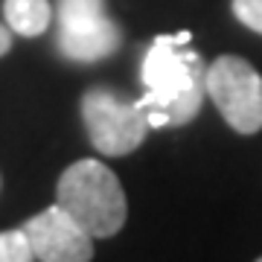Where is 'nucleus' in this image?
I'll return each instance as SVG.
<instances>
[{"label": "nucleus", "instance_id": "nucleus-1", "mask_svg": "<svg viewBox=\"0 0 262 262\" xmlns=\"http://www.w3.org/2000/svg\"><path fill=\"white\" fill-rule=\"evenodd\" d=\"M192 32L158 35L143 56V88L146 94L134 102L140 105L151 128H178L198 117L207 96V67L195 50L187 44Z\"/></svg>", "mask_w": 262, "mask_h": 262}, {"label": "nucleus", "instance_id": "nucleus-2", "mask_svg": "<svg viewBox=\"0 0 262 262\" xmlns=\"http://www.w3.org/2000/svg\"><path fill=\"white\" fill-rule=\"evenodd\" d=\"M56 198L94 239L117 236L128 215L120 178L114 175V169L94 158L76 160L61 172Z\"/></svg>", "mask_w": 262, "mask_h": 262}, {"label": "nucleus", "instance_id": "nucleus-3", "mask_svg": "<svg viewBox=\"0 0 262 262\" xmlns=\"http://www.w3.org/2000/svg\"><path fill=\"white\" fill-rule=\"evenodd\" d=\"M207 96L236 134L262 128V76L242 56H219L207 67Z\"/></svg>", "mask_w": 262, "mask_h": 262}, {"label": "nucleus", "instance_id": "nucleus-4", "mask_svg": "<svg viewBox=\"0 0 262 262\" xmlns=\"http://www.w3.org/2000/svg\"><path fill=\"white\" fill-rule=\"evenodd\" d=\"M82 120L94 149L108 158H122L140 149L151 128L137 102H125L108 88H91L82 96Z\"/></svg>", "mask_w": 262, "mask_h": 262}, {"label": "nucleus", "instance_id": "nucleus-5", "mask_svg": "<svg viewBox=\"0 0 262 262\" xmlns=\"http://www.w3.org/2000/svg\"><path fill=\"white\" fill-rule=\"evenodd\" d=\"M122 32L105 0H58V53L70 61H102L117 53Z\"/></svg>", "mask_w": 262, "mask_h": 262}, {"label": "nucleus", "instance_id": "nucleus-6", "mask_svg": "<svg viewBox=\"0 0 262 262\" xmlns=\"http://www.w3.org/2000/svg\"><path fill=\"white\" fill-rule=\"evenodd\" d=\"M38 262H91L94 236L88 233L61 204L32 215L20 227Z\"/></svg>", "mask_w": 262, "mask_h": 262}, {"label": "nucleus", "instance_id": "nucleus-7", "mask_svg": "<svg viewBox=\"0 0 262 262\" xmlns=\"http://www.w3.org/2000/svg\"><path fill=\"white\" fill-rule=\"evenodd\" d=\"M3 18L12 32L35 38L47 32L53 9H50V0H3Z\"/></svg>", "mask_w": 262, "mask_h": 262}, {"label": "nucleus", "instance_id": "nucleus-8", "mask_svg": "<svg viewBox=\"0 0 262 262\" xmlns=\"http://www.w3.org/2000/svg\"><path fill=\"white\" fill-rule=\"evenodd\" d=\"M0 262H38L24 230H3L0 233Z\"/></svg>", "mask_w": 262, "mask_h": 262}, {"label": "nucleus", "instance_id": "nucleus-9", "mask_svg": "<svg viewBox=\"0 0 262 262\" xmlns=\"http://www.w3.org/2000/svg\"><path fill=\"white\" fill-rule=\"evenodd\" d=\"M230 9L242 27L262 35V0H230Z\"/></svg>", "mask_w": 262, "mask_h": 262}, {"label": "nucleus", "instance_id": "nucleus-10", "mask_svg": "<svg viewBox=\"0 0 262 262\" xmlns=\"http://www.w3.org/2000/svg\"><path fill=\"white\" fill-rule=\"evenodd\" d=\"M12 50V29L9 24H0V56H6Z\"/></svg>", "mask_w": 262, "mask_h": 262}, {"label": "nucleus", "instance_id": "nucleus-11", "mask_svg": "<svg viewBox=\"0 0 262 262\" xmlns=\"http://www.w3.org/2000/svg\"><path fill=\"white\" fill-rule=\"evenodd\" d=\"M256 262H262V256H259V259H256Z\"/></svg>", "mask_w": 262, "mask_h": 262}]
</instances>
